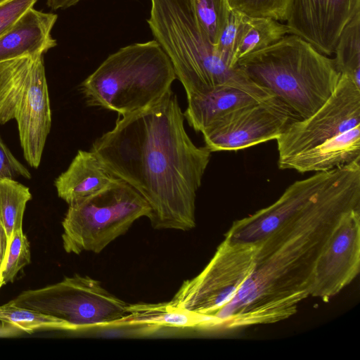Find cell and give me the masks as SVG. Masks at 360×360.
<instances>
[{
    "label": "cell",
    "mask_w": 360,
    "mask_h": 360,
    "mask_svg": "<svg viewBox=\"0 0 360 360\" xmlns=\"http://www.w3.org/2000/svg\"><path fill=\"white\" fill-rule=\"evenodd\" d=\"M360 208V160L334 169L300 210L259 243L256 266L235 297L212 317L217 329L278 322L310 296L317 259L347 212Z\"/></svg>",
    "instance_id": "6da1fadb"
},
{
    "label": "cell",
    "mask_w": 360,
    "mask_h": 360,
    "mask_svg": "<svg viewBox=\"0 0 360 360\" xmlns=\"http://www.w3.org/2000/svg\"><path fill=\"white\" fill-rule=\"evenodd\" d=\"M171 90L160 101L119 117L91 150L148 203L155 229L195 226V199L211 152L194 144Z\"/></svg>",
    "instance_id": "7a4b0ae2"
},
{
    "label": "cell",
    "mask_w": 360,
    "mask_h": 360,
    "mask_svg": "<svg viewBox=\"0 0 360 360\" xmlns=\"http://www.w3.org/2000/svg\"><path fill=\"white\" fill-rule=\"evenodd\" d=\"M236 67L298 120L310 116L327 101L340 76L333 58L293 34L242 57Z\"/></svg>",
    "instance_id": "3957f363"
},
{
    "label": "cell",
    "mask_w": 360,
    "mask_h": 360,
    "mask_svg": "<svg viewBox=\"0 0 360 360\" xmlns=\"http://www.w3.org/2000/svg\"><path fill=\"white\" fill-rule=\"evenodd\" d=\"M150 5L147 22L186 96L229 85L261 100L273 97L221 59L198 25L190 0H150Z\"/></svg>",
    "instance_id": "277c9868"
},
{
    "label": "cell",
    "mask_w": 360,
    "mask_h": 360,
    "mask_svg": "<svg viewBox=\"0 0 360 360\" xmlns=\"http://www.w3.org/2000/svg\"><path fill=\"white\" fill-rule=\"evenodd\" d=\"M176 79L169 57L153 39L110 54L79 88L89 106L125 116L160 101Z\"/></svg>",
    "instance_id": "5b68a950"
},
{
    "label": "cell",
    "mask_w": 360,
    "mask_h": 360,
    "mask_svg": "<svg viewBox=\"0 0 360 360\" xmlns=\"http://www.w3.org/2000/svg\"><path fill=\"white\" fill-rule=\"evenodd\" d=\"M17 121L23 155L40 164L51 126V112L43 54L0 63V124Z\"/></svg>",
    "instance_id": "8992f818"
},
{
    "label": "cell",
    "mask_w": 360,
    "mask_h": 360,
    "mask_svg": "<svg viewBox=\"0 0 360 360\" xmlns=\"http://www.w3.org/2000/svg\"><path fill=\"white\" fill-rule=\"evenodd\" d=\"M150 213L146 200L117 178L98 193L69 205L62 221L63 248L76 255L100 253Z\"/></svg>",
    "instance_id": "52a82bcc"
},
{
    "label": "cell",
    "mask_w": 360,
    "mask_h": 360,
    "mask_svg": "<svg viewBox=\"0 0 360 360\" xmlns=\"http://www.w3.org/2000/svg\"><path fill=\"white\" fill-rule=\"evenodd\" d=\"M11 302L58 319L68 330L116 326L127 314L129 305L105 289L100 281L78 274L23 291Z\"/></svg>",
    "instance_id": "ba28073f"
},
{
    "label": "cell",
    "mask_w": 360,
    "mask_h": 360,
    "mask_svg": "<svg viewBox=\"0 0 360 360\" xmlns=\"http://www.w3.org/2000/svg\"><path fill=\"white\" fill-rule=\"evenodd\" d=\"M259 243L224 238L196 276L184 281L169 303L188 311L213 316L236 295L252 274Z\"/></svg>",
    "instance_id": "9c48e42d"
},
{
    "label": "cell",
    "mask_w": 360,
    "mask_h": 360,
    "mask_svg": "<svg viewBox=\"0 0 360 360\" xmlns=\"http://www.w3.org/2000/svg\"><path fill=\"white\" fill-rule=\"evenodd\" d=\"M360 125V87L344 75L327 101L310 116L292 121L276 139L278 163Z\"/></svg>",
    "instance_id": "30bf717a"
},
{
    "label": "cell",
    "mask_w": 360,
    "mask_h": 360,
    "mask_svg": "<svg viewBox=\"0 0 360 360\" xmlns=\"http://www.w3.org/2000/svg\"><path fill=\"white\" fill-rule=\"evenodd\" d=\"M298 120L276 97L235 110L205 129V147L212 153L239 150L276 139Z\"/></svg>",
    "instance_id": "8fae6325"
},
{
    "label": "cell",
    "mask_w": 360,
    "mask_h": 360,
    "mask_svg": "<svg viewBox=\"0 0 360 360\" xmlns=\"http://www.w3.org/2000/svg\"><path fill=\"white\" fill-rule=\"evenodd\" d=\"M360 268V208L340 219L315 266L310 296L328 302L348 285Z\"/></svg>",
    "instance_id": "7c38bea8"
},
{
    "label": "cell",
    "mask_w": 360,
    "mask_h": 360,
    "mask_svg": "<svg viewBox=\"0 0 360 360\" xmlns=\"http://www.w3.org/2000/svg\"><path fill=\"white\" fill-rule=\"evenodd\" d=\"M360 12V0H290L285 24L321 53L330 56L345 26Z\"/></svg>",
    "instance_id": "4fadbf2b"
},
{
    "label": "cell",
    "mask_w": 360,
    "mask_h": 360,
    "mask_svg": "<svg viewBox=\"0 0 360 360\" xmlns=\"http://www.w3.org/2000/svg\"><path fill=\"white\" fill-rule=\"evenodd\" d=\"M333 169L316 172L290 184L271 205L235 221L225 238L236 242L259 243L304 207L325 186Z\"/></svg>",
    "instance_id": "5bb4252c"
},
{
    "label": "cell",
    "mask_w": 360,
    "mask_h": 360,
    "mask_svg": "<svg viewBox=\"0 0 360 360\" xmlns=\"http://www.w3.org/2000/svg\"><path fill=\"white\" fill-rule=\"evenodd\" d=\"M55 13L30 8L6 32L0 36V63L26 55L44 54L57 45L51 30Z\"/></svg>",
    "instance_id": "9a60e30c"
},
{
    "label": "cell",
    "mask_w": 360,
    "mask_h": 360,
    "mask_svg": "<svg viewBox=\"0 0 360 360\" xmlns=\"http://www.w3.org/2000/svg\"><path fill=\"white\" fill-rule=\"evenodd\" d=\"M360 160V125L278 163L281 169L323 172Z\"/></svg>",
    "instance_id": "2e32d148"
},
{
    "label": "cell",
    "mask_w": 360,
    "mask_h": 360,
    "mask_svg": "<svg viewBox=\"0 0 360 360\" xmlns=\"http://www.w3.org/2000/svg\"><path fill=\"white\" fill-rule=\"evenodd\" d=\"M117 179L95 153L79 150L56 179L55 186L58 196L70 205L98 193Z\"/></svg>",
    "instance_id": "e0dca14e"
},
{
    "label": "cell",
    "mask_w": 360,
    "mask_h": 360,
    "mask_svg": "<svg viewBox=\"0 0 360 360\" xmlns=\"http://www.w3.org/2000/svg\"><path fill=\"white\" fill-rule=\"evenodd\" d=\"M186 96L187 108L183 112L184 119L196 132L201 133L228 113L264 101L243 89L229 85Z\"/></svg>",
    "instance_id": "ac0fdd59"
},
{
    "label": "cell",
    "mask_w": 360,
    "mask_h": 360,
    "mask_svg": "<svg viewBox=\"0 0 360 360\" xmlns=\"http://www.w3.org/2000/svg\"><path fill=\"white\" fill-rule=\"evenodd\" d=\"M216 322L214 317L194 314L167 302L129 304L127 314L116 326H143L147 331L162 327L214 329Z\"/></svg>",
    "instance_id": "d6986e66"
},
{
    "label": "cell",
    "mask_w": 360,
    "mask_h": 360,
    "mask_svg": "<svg viewBox=\"0 0 360 360\" xmlns=\"http://www.w3.org/2000/svg\"><path fill=\"white\" fill-rule=\"evenodd\" d=\"M288 34L290 30L285 23L269 17H252L245 14L236 61L276 43Z\"/></svg>",
    "instance_id": "ffe728a7"
},
{
    "label": "cell",
    "mask_w": 360,
    "mask_h": 360,
    "mask_svg": "<svg viewBox=\"0 0 360 360\" xmlns=\"http://www.w3.org/2000/svg\"><path fill=\"white\" fill-rule=\"evenodd\" d=\"M333 54L336 70L360 87V12L343 28Z\"/></svg>",
    "instance_id": "44dd1931"
},
{
    "label": "cell",
    "mask_w": 360,
    "mask_h": 360,
    "mask_svg": "<svg viewBox=\"0 0 360 360\" xmlns=\"http://www.w3.org/2000/svg\"><path fill=\"white\" fill-rule=\"evenodd\" d=\"M31 198L29 188L14 179L0 181V221L8 243L13 233L22 229L26 204Z\"/></svg>",
    "instance_id": "7402d4cb"
},
{
    "label": "cell",
    "mask_w": 360,
    "mask_h": 360,
    "mask_svg": "<svg viewBox=\"0 0 360 360\" xmlns=\"http://www.w3.org/2000/svg\"><path fill=\"white\" fill-rule=\"evenodd\" d=\"M0 321L4 326L28 333L41 330H68L58 319L15 305L11 301L0 306Z\"/></svg>",
    "instance_id": "603a6c76"
},
{
    "label": "cell",
    "mask_w": 360,
    "mask_h": 360,
    "mask_svg": "<svg viewBox=\"0 0 360 360\" xmlns=\"http://www.w3.org/2000/svg\"><path fill=\"white\" fill-rule=\"evenodd\" d=\"M198 25L215 46L229 18V0H190Z\"/></svg>",
    "instance_id": "cb8c5ba5"
},
{
    "label": "cell",
    "mask_w": 360,
    "mask_h": 360,
    "mask_svg": "<svg viewBox=\"0 0 360 360\" xmlns=\"http://www.w3.org/2000/svg\"><path fill=\"white\" fill-rule=\"evenodd\" d=\"M30 243L22 229L15 231L8 243V248L2 266V284L13 282L18 273L30 262Z\"/></svg>",
    "instance_id": "d4e9b609"
},
{
    "label": "cell",
    "mask_w": 360,
    "mask_h": 360,
    "mask_svg": "<svg viewBox=\"0 0 360 360\" xmlns=\"http://www.w3.org/2000/svg\"><path fill=\"white\" fill-rule=\"evenodd\" d=\"M245 13L231 9L228 21L214 46L221 59L231 68H236V52L238 46Z\"/></svg>",
    "instance_id": "484cf974"
},
{
    "label": "cell",
    "mask_w": 360,
    "mask_h": 360,
    "mask_svg": "<svg viewBox=\"0 0 360 360\" xmlns=\"http://www.w3.org/2000/svg\"><path fill=\"white\" fill-rule=\"evenodd\" d=\"M231 8L252 17H269L281 22L288 19L290 0H229Z\"/></svg>",
    "instance_id": "4316f807"
},
{
    "label": "cell",
    "mask_w": 360,
    "mask_h": 360,
    "mask_svg": "<svg viewBox=\"0 0 360 360\" xmlns=\"http://www.w3.org/2000/svg\"><path fill=\"white\" fill-rule=\"evenodd\" d=\"M37 0H3L0 2V36L9 30Z\"/></svg>",
    "instance_id": "83f0119b"
},
{
    "label": "cell",
    "mask_w": 360,
    "mask_h": 360,
    "mask_svg": "<svg viewBox=\"0 0 360 360\" xmlns=\"http://www.w3.org/2000/svg\"><path fill=\"white\" fill-rule=\"evenodd\" d=\"M22 176L30 179L29 170L11 153L0 138V181Z\"/></svg>",
    "instance_id": "f1b7e54d"
},
{
    "label": "cell",
    "mask_w": 360,
    "mask_h": 360,
    "mask_svg": "<svg viewBox=\"0 0 360 360\" xmlns=\"http://www.w3.org/2000/svg\"><path fill=\"white\" fill-rule=\"evenodd\" d=\"M80 0H47L46 4L52 10L65 9L77 4Z\"/></svg>",
    "instance_id": "f546056e"
},
{
    "label": "cell",
    "mask_w": 360,
    "mask_h": 360,
    "mask_svg": "<svg viewBox=\"0 0 360 360\" xmlns=\"http://www.w3.org/2000/svg\"><path fill=\"white\" fill-rule=\"evenodd\" d=\"M8 248V243L0 240V274Z\"/></svg>",
    "instance_id": "4dcf8cb0"
},
{
    "label": "cell",
    "mask_w": 360,
    "mask_h": 360,
    "mask_svg": "<svg viewBox=\"0 0 360 360\" xmlns=\"http://www.w3.org/2000/svg\"><path fill=\"white\" fill-rule=\"evenodd\" d=\"M0 240L8 243L7 236L5 230L0 221Z\"/></svg>",
    "instance_id": "1f68e13d"
},
{
    "label": "cell",
    "mask_w": 360,
    "mask_h": 360,
    "mask_svg": "<svg viewBox=\"0 0 360 360\" xmlns=\"http://www.w3.org/2000/svg\"><path fill=\"white\" fill-rule=\"evenodd\" d=\"M1 285H3V284H2V281H1V276L0 274V288L1 287Z\"/></svg>",
    "instance_id": "d6a6232c"
},
{
    "label": "cell",
    "mask_w": 360,
    "mask_h": 360,
    "mask_svg": "<svg viewBox=\"0 0 360 360\" xmlns=\"http://www.w3.org/2000/svg\"><path fill=\"white\" fill-rule=\"evenodd\" d=\"M3 0H0V2L2 1Z\"/></svg>",
    "instance_id": "836d02e7"
}]
</instances>
